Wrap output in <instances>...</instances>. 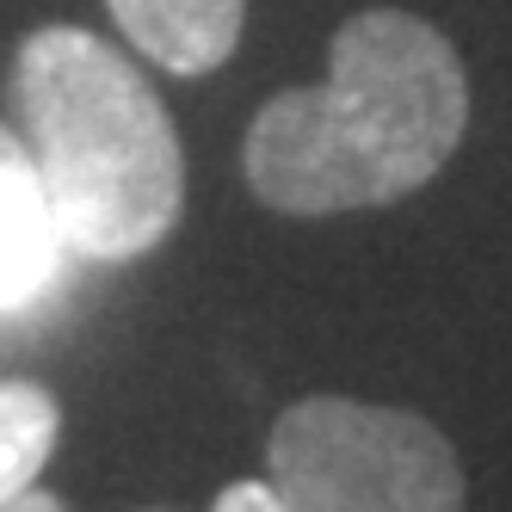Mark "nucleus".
I'll return each mask as SVG.
<instances>
[{"instance_id": "1", "label": "nucleus", "mask_w": 512, "mask_h": 512, "mask_svg": "<svg viewBox=\"0 0 512 512\" xmlns=\"http://www.w3.org/2000/svg\"><path fill=\"white\" fill-rule=\"evenodd\" d=\"M469 124L463 62L414 13L340 25L321 87L278 93L247 130V186L272 210L327 216L395 204L451 161Z\"/></svg>"}, {"instance_id": "2", "label": "nucleus", "mask_w": 512, "mask_h": 512, "mask_svg": "<svg viewBox=\"0 0 512 512\" xmlns=\"http://www.w3.org/2000/svg\"><path fill=\"white\" fill-rule=\"evenodd\" d=\"M13 118L68 253L136 260L186 204V161L155 87L81 25H44L13 56Z\"/></svg>"}, {"instance_id": "3", "label": "nucleus", "mask_w": 512, "mask_h": 512, "mask_svg": "<svg viewBox=\"0 0 512 512\" xmlns=\"http://www.w3.org/2000/svg\"><path fill=\"white\" fill-rule=\"evenodd\" d=\"M272 488L290 512H463V469L420 414L309 395L272 426Z\"/></svg>"}, {"instance_id": "4", "label": "nucleus", "mask_w": 512, "mask_h": 512, "mask_svg": "<svg viewBox=\"0 0 512 512\" xmlns=\"http://www.w3.org/2000/svg\"><path fill=\"white\" fill-rule=\"evenodd\" d=\"M62 253L68 241L56 229L38 161L0 124V315H19L38 303L62 272Z\"/></svg>"}, {"instance_id": "5", "label": "nucleus", "mask_w": 512, "mask_h": 512, "mask_svg": "<svg viewBox=\"0 0 512 512\" xmlns=\"http://www.w3.org/2000/svg\"><path fill=\"white\" fill-rule=\"evenodd\" d=\"M105 7L124 38L142 56H155L167 75H210L241 38L247 0H105Z\"/></svg>"}, {"instance_id": "6", "label": "nucleus", "mask_w": 512, "mask_h": 512, "mask_svg": "<svg viewBox=\"0 0 512 512\" xmlns=\"http://www.w3.org/2000/svg\"><path fill=\"white\" fill-rule=\"evenodd\" d=\"M56 432H62V414L50 389L0 377V500H13L38 482V469L56 451Z\"/></svg>"}, {"instance_id": "7", "label": "nucleus", "mask_w": 512, "mask_h": 512, "mask_svg": "<svg viewBox=\"0 0 512 512\" xmlns=\"http://www.w3.org/2000/svg\"><path fill=\"white\" fill-rule=\"evenodd\" d=\"M210 512H290L284 500H278V488L272 482H229L223 494H216V506Z\"/></svg>"}, {"instance_id": "8", "label": "nucleus", "mask_w": 512, "mask_h": 512, "mask_svg": "<svg viewBox=\"0 0 512 512\" xmlns=\"http://www.w3.org/2000/svg\"><path fill=\"white\" fill-rule=\"evenodd\" d=\"M0 512H62V500H50L44 488H25L13 500H0Z\"/></svg>"}]
</instances>
